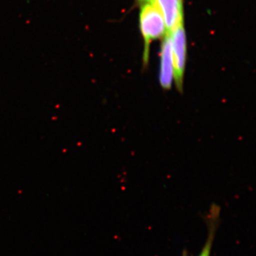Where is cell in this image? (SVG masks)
Returning a JSON list of instances; mask_svg holds the SVG:
<instances>
[{
	"label": "cell",
	"mask_w": 256,
	"mask_h": 256,
	"mask_svg": "<svg viewBox=\"0 0 256 256\" xmlns=\"http://www.w3.org/2000/svg\"><path fill=\"white\" fill-rule=\"evenodd\" d=\"M182 256H190L188 255V252H186V250H184V252H183Z\"/></svg>",
	"instance_id": "obj_7"
},
{
	"label": "cell",
	"mask_w": 256,
	"mask_h": 256,
	"mask_svg": "<svg viewBox=\"0 0 256 256\" xmlns=\"http://www.w3.org/2000/svg\"><path fill=\"white\" fill-rule=\"evenodd\" d=\"M140 28L144 41L142 60L143 65L146 66L149 63L150 46L152 41L163 38L168 34L162 15L152 0L144 3L141 6Z\"/></svg>",
	"instance_id": "obj_1"
},
{
	"label": "cell",
	"mask_w": 256,
	"mask_h": 256,
	"mask_svg": "<svg viewBox=\"0 0 256 256\" xmlns=\"http://www.w3.org/2000/svg\"><path fill=\"white\" fill-rule=\"evenodd\" d=\"M141 4H144V3L148 2H151L152 0H138Z\"/></svg>",
	"instance_id": "obj_6"
},
{
	"label": "cell",
	"mask_w": 256,
	"mask_h": 256,
	"mask_svg": "<svg viewBox=\"0 0 256 256\" xmlns=\"http://www.w3.org/2000/svg\"><path fill=\"white\" fill-rule=\"evenodd\" d=\"M171 40L174 82L178 92H183L186 63V38L184 23L168 34Z\"/></svg>",
	"instance_id": "obj_2"
},
{
	"label": "cell",
	"mask_w": 256,
	"mask_h": 256,
	"mask_svg": "<svg viewBox=\"0 0 256 256\" xmlns=\"http://www.w3.org/2000/svg\"><path fill=\"white\" fill-rule=\"evenodd\" d=\"M160 84L164 90H170L174 82V68L172 54L171 40L166 34L163 37L160 50Z\"/></svg>",
	"instance_id": "obj_3"
},
{
	"label": "cell",
	"mask_w": 256,
	"mask_h": 256,
	"mask_svg": "<svg viewBox=\"0 0 256 256\" xmlns=\"http://www.w3.org/2000/svg\"><path fill=\"white\" fill-rule=\"evenodd\" d=\"M220 208L217 205H212L206 216L207 228L208 234L206 242L202 247L201 252L198 256H210L214 242L216 233L220 224Z\"/></svg>",
	"instance_id": "obj_5"
},
{
	"label": "cell",
	"mask_w": 256,
	"mask_h": 256,
	"mask_svg": "<svg viewBox=\"0 0 256 256\" xmlns=\"http://www.w3.org/2000/svg\"><path fill=\"white\" fill-rule=\"evenodd\" d=\"M164 18L166 32L170 34L184 23L182 0H152Z\"/></svg>",
	"instance_id": "obj_4"
}]
</instances>
